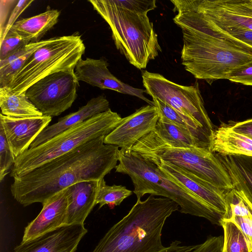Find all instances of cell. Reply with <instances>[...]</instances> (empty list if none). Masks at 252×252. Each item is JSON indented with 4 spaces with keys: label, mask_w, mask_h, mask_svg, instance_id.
Listing matches in <instances>:
<instances>
[{
    "label": "cell",
    "mask_w": 252,
    "mask_h": 252,
    "mask_svg": "<svg viewBox=\"0 0 252 252\" xmlns=\"http://www.w3.org/2000/svg\"><path fill=\"white\" fill-rule=\"evenodd\" d=\"M0 107L4 116L15 118H27L43 116L23 93L14 94L4 88H0Z\"/></svg>",
    "instance_id": "25"
},
{
    "label": "cell",
    "mask_w": 252,
    "mask_h": 252,
    "mask_svg": "<svg viewBox=\"0 0 252 252\" xmlns=\"http://www.w3.org/2000/svg\"><path fill=\"white\" fill-rule=\"evenodd\" d=\"M142 78L146 93L194 120L211 137L214 129L197 82L192 86H183L147 70L142 72Z\"/></svg>",
    "instance_id": "9"
},
{
    "label": "cell",
    "mask_w": 252,
    "mask_h": 252,
    "mask_svg": "<svg viewBox=\"0 0 252 252\" xmlns=\"http://www.w3.org/2000/svg\"><path fill=\"white\" fill-rule=\"evenodd\" d=\"M129 151L148 160L160 159L183 168L225 190L233 188L227 171L216 154L209 150L174 146L153 130L139 140Z\"/></svg>",
    "instance_id": "7"
},
{
    "label": "cell",
    "mask_w": 252,
    "mask_h": 252,
    "mask_svg": "<svg viewBox=\"0 0 252 252\" xmlns=\"http://www.w3.org/2000/svg\"><path fill=\"white\" fill-rule=\"evenodd\" d=\"M33 1V0H21L17 1V3L13 9L10 15L3 30L0 32V40L7 34L11 27L17 22L16 20L20 15Z\"/></svg>",
    "instance_id": "33"
},
{
    "label": "cell",
    "mask_w": 252,
    "mask_h": 252,
    "mask_svg": "<svg viewBox=\"0 0 252 252\" xmlns=\"http://www.w3.org/2000/svg\"><path fill=\"white\" fill-rule=\"evenodd\" d=\"M122 118L109 108L36 147L30 148L16 158L10 176L14 179L24 175L90 140L107 135Z\"/></svg>",
    "instance_id": "6"
},
{
    "label": "cell",
    "mask_w": 252,
    "mask_h": 252,
    "mask_svg": "<svg viewBox=\"0 0 252 252\" xmlns=\"http://www.w3.org/2000/svg\"><path fill=\"white\" fill-rule=\"evenodd\" d=\"M227 171L233 188L252 205V156L215 153Z\"/></svg>",
    "instance_id": "20"
},
{
    "label": "cell",
    "mask_w": 252,
    "mask_h": 252,
    "mask_svg": "<svg viewBox=\"0 0 252 252\" xmlns=\"http://www.w3.org/2000/svg\"><path fill=\"white\" fill-rule=\"evenodd\" d=\"M229 220H233L240 228L252 251V218L234 216Z\"/></svg>",
    "instance_id": "36"
},
{
    "label": "cell",
    "mask_w": 252,
    "mask_h": 252,
    "mask_svg": "<svg viewBox=\"0 0 252 252\" xmlns=\"http://www.w3.org/2000/svg\"><path fill=\"white\" fill-rule=\"evenodd\" d=\"M203 20L220 30L252 31V0H185Z\"/></svg>",
    "instance_id": "11"
},
{
    "label": "cell",
    "mask_w": 252,
    "mask_h": 252,
    "mask_svg": "<svg viewBox=\"0 0 252 252\" xmlns=\"http://www.w3.org/2000/svg\"><path fill=\"white\" fill-rule=\"evenodd\" d=\"M99 181H81L67 188L68 206L65 225L84 224L96 205Z\"/></svg>",
    "instance_id": "18"
},
{
    "label": "cell",
    "mask_w": 252,
    "mask_h": 252,
    "mask_svg": "<svg viewBox=\"0 0 252 252\" xmlns=\"http://www.w3.org/2000/svg\"><path fill=\"white\" fill-rule=\"evenodd\" d=\"M153 101L154 106L158 109V120L186 127L210 138L203 128L193 119L183 115L158 99L153 98Z\"/></svg>",
    "instance_id": "27"
},
{
    "label": "cell",
    "mask_w": 252,
    "mask_h": 252,
    "mask_svg": "<svg viewBox=\"0 0 252 252\" xmlns=\"http://www.w3.org/2000/svg\"><path fill=\"white\" fill-rule=\"evenodd\" d=\"M85 46L81 36L73 34L52 38L29 57L4 88L9 93L19 94L37 81L52 74L74 70L82 59Z\"/></svg>",
    "instance_id": "8"
},
{
    "label": "cell",
    "mask_w": 252,
    "mask_h": 252,
    "mask_svg": "<svg viewBox=\"0 0 252 252\" xmlns=\"http://www.w3.org/2000/svg\"><path fill=\"white\" fill-rule=\"evenodd\" d=\"M60 11L49 9L38 15L17 21L10 30L29 43L37 42L58 22Z\"/></svg>",
    "instance_id": "23"
},
{
    "label": "cell",
    "mask_w": 252,
    "mask_h": 252,
    "mask_svg": "<svg viewBox=\"0 0 252 252\" xmlns=\"http://www.w3.org/2000/svg\"><path fill=\"white\" fill-rule=\"evenodd\" d=\"M29 43L21 35L10 30L0 40V60L5 59Z\"/></svg>",
    "instance_id": "30"
},
{
    "label": "cell",
    "mask_w": 252,
    "mask_h": 252,
    "mask_svg": "<svg viewBox=\"0 0 252 252\" xmlns=\"http://www.w3.org/2000/svg\"><path fill=\"white\" fill-rule=\"evenodd\" d=\"M15 158L10 149L2 128L0 126V181L1 182L15 162Z\"/></svg>",
    "instance_id": "31"
},
{
    "label": "cell",
    "mask_w": 252,
    "mask_h": 252,
    "mask_svg": "<svg viewBox=\"0 0 252 252\" xmlns=\"http://www.w3.org/2000/svg\"><path fill=\"white\" fill-rule=\"evenodd\" d=\"M109 64L103 58L81 59L77 63L74 72L79 81L85 82L101 89H109L136 96L148 104L154 105L153 101L145 95L146 90L138 89L126 84L113 75L108 68Z\"/></svg>",
    "instance_id": "13"
},
{
    "label": "cell",
    "mask_w": 252,
    "mask_h": 252,
    "mask_svg": "<svg viewBox=\"0 0 252 252\" xmlns=\"http://www.w3.org/2000/svg\"><path fill=\"white\" fill-rule=\"evenodd\" d=\"M118 162L116 172L130 177L134 185L133 192L137 199L146 194L168 198L178 204L181 213L204 218L214 224L221 225L222 213L166 175L153 162L121 149Z\"/></svg>",
    "instance_id": "5"
},
{
    "label": "cell",
    "mask_w": 252,
    "mask_h": 252,
    "mask_svg": "<svg viewBox=\"0 0 252 252\" xmlns=\"http://www.w3.org/2000/svg\"><path fill=\"white\" fill-rule=\"evenodd\" d=\"M209 149L213 153L224 155L252 156V139L224 125L214 130Z\"/></svg>",
    "instance_id": "21"
},
{
    "label": "cell",
    "mask_w": 252,
    "mask_h": 252,
    "mask_svg": "<svg viewBox=\"0 0 252 252\" xmlns=\"http://www.w3.org/2000/svg\"><path fill=\"white\" fill-rule=\"evenodd\" d=\"M159 119L156 106L147 105L122 118L117 126L105 136L104 144L128 151L141 138L155 129Z\"/></svg>",
    "instance_id": "12"
},
{
    "label": "cell",
    "mask_w": 252,
    "mask_h": 252,
    "mask_svg": "<svg viewBox=\"0 0 252 252\" xmlns=\"http://www.w3.org/2000/svg\"><path fill=\"white\" fill-rule=\"evenodd\" d=\"M79 86L74 70L62 71L37 81L25 93L43 115L52 117L71 106L77 97Z\"/></svg>",
    "instance_id": "10"
},
{
    "label": "cell",
    "mask_w": 252,
    "mask_h": 252,
    "mask_svg": "<svg viewBox=\"0 0 252 252\" xmlns=\"http://www.w3.org/2000/svg\"><path fill=\"white\" fill-rule=\"evenodd\" d=\"M223 243V236H210L190 252H221Z\"/></svg>",
    "instance_id": "34"
},
{
    "label": "cell",
    "mask_w": 252,
    "mask_h": 252,
    "mask_svg": "<svg viewBox=\"0 0 252 252\" xmlns=\"http://www.w3.org/2000/svg\"><path fill=\"white\" fill-rule=\"evenodd\" d=\"M42 204L40 212L25 227L22 242L32 239L65 225L68 206L67 188Z\"/></svg>",
    "instance_id": "17"
},
{
    "label": "cell",
    "mask_w": 252,
    "mask_h": 252,
    "mask_svg": "<svg viewBox=\"0 0 252 252\" xmlns=\"http://www.w3.org/2000/svg\"><path fill=\"white\" fill-rule=\"evenodd\" d=\"M227 79L235 83L252 86V61L234 69Z\"/></svg>",
    "instance_id": "32"
},
{
    "label": "cell",
    "mask_w": 252,
    "mask_h": 252,
    "mask_svg": "<svg viewBox=\"0 0 252 252\" xmlns=\"http://www.w3.org/2000/svg\"><path fill=\"white\" fill-rule=\"evenodd\" d=\"M94 9L107 23L116 48L138 69L145 68L161 48L148 13L155 0H90Z\"/></svg>",
    "instance_id": "3"
},
{
    "label": "cell",
    "mask_w": 252,
    "mask_h": 252,
    "mask_svg": "<svg viewBox=\"0 0 252 252\" xmlns=\"http://www.w3.org/2000/svg\"><path fill=\"white\" fill-rule=\"evenodd\" d=\"M166 175L184 185L209 205L224 215L225 194L227 190L199 178L189 171L160 159L149 160Z\"/></svg>",
    "instance_id": "16"
},
{
    "label": "cell",
    "mask_w": 252,
    "mask_h": 252,
    "mask_svg": "<svg viewBox=\"0 0 252 252\" xmlns=\"http://www.w3.org/2000/svg\"><path fill=\"white\" fill-rule=\"evenodd\" d=\"M225 213L223 219L231 220L234 216L252 218V205L244 195L235 188L225 194Z\"/></svg>",
    "instance_id": "29"
},
{
    "label": "cell",
    "mask_w": 252,
    "mask_h": 252,
    "mask_svg": "<svg viewBox=\"0 0 252 252\" xmlns=\"http://www.w3.org/2000/svg\"><path fill=\"white\" fill-rule=\"evenodd\" d=\"M52 117L43 115L27 118L6 116L0 113L2 128L14 158L29 149L38 135L49 126Z\"/></svg>",
    "instance_id": "15"
},
{
    "label": "cell",
    "mask_w": 252,
    "mask_h": 252,
    "mask_svg": "<svg viewBox=\"0 0 252 252\" xmlns=\"http://www.w3.org/2000/svg\"><path fill=\"white\" fill-rule=\"evenodd\" d=\"M172 3L173 21L183 33L182 64L195 78L211 85L252 61V47L210 27L177 0Z\"/></svg>",
    "instance_id": "2"
},
{
    "label": "cell",
    "mask_w": 252,
    "mask_h": 252,
    "mask_svg": "<svg viewBox=\"0 0 252 252\" xmlns=\"http://www.w3.org/2000/svg\"><path fill=\"white\" fill-rule=\"evenodd\" d=\"M179 206L166 197L150 195L137 199L129 212L113 225L92 252H158L164 248L162 231Z\"/></svg>",
    "instance_id": "4"
},
{
    "label": "cell",
    "mask_w": 252,
    "mask_h": 252,
    "mask_svg": "<svg viewBox=\"0 0 252 252\" xmlns=\"http://www.w3.org/2000/svg\"><path fill=\"white\" fill-rule=\"evenodd\" d=\"M154 131L161 138L179 147H199L209 150L210 138L186 127L158 120Z\"/></svg>",
    "instance_id": "22"
},
{
    "label": "cell",
    "mask_w": 252,
    "mask_h": 252,
    "mask_svg": "<svg viewBox=\"0 0 252 252\" xmlns=\"http://www.w3.org/2000/svg\"><path fill=\"white\" fill-rule=\"evenodd\" d=\"M51 40L52 38L30 43L5 59L0 60V88L6 87L31 55Z\"/></svg>",
    "instance_id": "24"
},
{
    "label": "cell",
    "mask_w": 252,
    "mask_h": 252,
    "mask_svg": "<svg viewBox=\"0 0 252 252\" xmlns=\"http://www.w3.org/2000/svg\"><path fill=\"white\" fill-rule=\"evenodd\" d=\"M221 226L224 231L221 252H252L245 236L235 222L223 219Z\"/></svg>",
    "instance_id": "26"
},
{
    "label": "cell",
    "mask_w": 252,
    "mask_h": 252,
    "mask_svg": "<svg viewBox=\"0 0 252 252\" xmlns=\"http://www.w3.org/2000/svg\"><path fill=\"white\" fill-rule=\"evenodd\" d=\"M87 232L84 224L65 225L21 242L13 252H75Z\"/></svg>",
    "instance_id": "14"
},
{
    "label": "cell",
    "mask_w": 252,
    "mask_h": 252,
    "mask_svg": "<svg viewBox=\"0 0 252 252\" xmlns=\"http://www.w3.org/2000/svg\"><path fill=\"white\" fill-rule=\"evenodd\" d=\"M227 126L232 130L243 134L252 139V119L243 122H232Z\"/></svg>",
    "instance_id": "37"
},
{
    "label": "cell",
    "mask_w": 252,
    "mask_h": 252,
    "mask_svg": "<svg viewBox=\"0 0 252 252\" xmlns=\"http://www.w3.org/2000/svg\"><path fill=\"white\" fill-rule=\"evenodd\" d=\"M109 109V103L105 95L102 94L94 97L77 111L61 118L57 123L47 126L38 135L30 148L36 147L62 132Z\"/></svg>",
    "instance_id": "19"
},
{
    "label": "cell",
    "mask_w": 252,
    "mask_h": 252,
    "mask_svg": "<svg viewBox=\"0 0 252 252\" xmlns=\"http://www.w3.org/2000/svg\"><path fill=\"white\" fill-rule=\"evenodd\" d=\"M206 24L228 36L236 39L252 47V31L234 29L220 30L211 26L207 23Z\"/></svg>",
    "instance_id": "35"
},
{
    "label": "cell",
    "mask_w": 252,
    "mask_h": 252,
    "mask_svg": "<svg viewBox=\"0 0 252 252\" xmlns=\"http://www.w3.org/2000/svg\"><path fill=\"white\" fill-rule=\"evenodd\" d=\"M132 192V191L122 185L108 186L103 178L99 181L96 205H99V208L105 205L112 207L120 205Z\"/></svg>",
    "instance_id": "28"
},
{
    "label": "cell",
    "mask_w": 252,
    "mask_h": 252,
    "mask_svg": "<svg viewBox=\"0 0 252 252\" xmlns=\"http://www.w3.org/2000/svg\"><path fill=\"white\" fill-rule=\"evenodd\" d=\"M197 245H183L181 242L175 240L167 247H164L158 252H190Z\"/></svg>",
    "instance_id": "38"
},
{
    "label": "cell",
    "mask_w": 252,
    "mask_h": 252,
    "mask_svg": "<svg viewBox=\"0 0 252 252\" xmlns=\"http://www.w3.org/2000/svg\"><path fill=\"white\" fill-rule=\"evenodd\" d=\"M105 136L90 140L22 176L14 178L10 191L24 206L43 203L77 182L104 178L115 168L119 147L104 144Z\"/></svg>",
    "instance_id": "1"
}]
</instances>
